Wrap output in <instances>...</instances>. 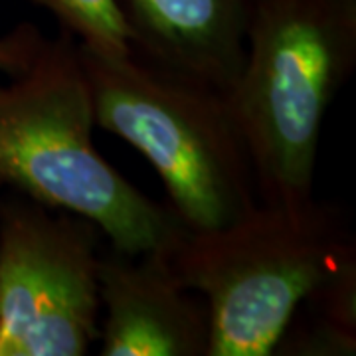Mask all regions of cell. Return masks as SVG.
Here are the masks:
<instances>
[{
  "instance_id": "ba28073f",
  "label": "cell",
  "mask_w": 356,
  "mask_h": 356,
  "mask_svg": "<svg viewBox=\"0 0 356 356\" xmlns=\"http://www.w3.org/2000/svg\"><path fill=\"white\" fill-rule=\"evenodd\" d=\"M46 8L60 30L83 48L105 56L133 51V30L119 0H26Z\"/></svg>"
},
{
  "instance_id": "277c9868",
  "label": "cell",
  "mask_w": 356,
  "mask_h": 356,
  "mask_svg": "<svg viewBox=\"0 0 356 356\" xmlns=\"http://www.w3.org/2000/svg\"><path fill=\"white\" fill-rule=\"evenodd\" d=\"M97 127L154 168L186 232L228 226L257 204L252 161L228 95L139 54L105 56L77 44Z\"/></svg>"
},
{
  "instance_id": "7a4b0ae2",
  "label": "cell",
  "mask_w": 356,
  "mask_h": 356,
  "mask_svg": "<svg viewBox=\"0 0 356 356\" xmlns=\"http://www.w3.org/2000/svg\"><path fill=\"white\" fill-rule=\"evenodd\" d=\"M168 259L204 299L208 356H269L299 309L356 266V243L343 208L313 196L297 206L257 202L228 226L186 232Z\"/></svg>"
},
{
  "instance_id": "8992f818",
  "label": "cell",
  "mask_w": 356,
  "mask_h": 356,
  "mask_svg": "<svg viewBox=\"0 0 356 356\" xmlns=\"http://www.w3.org/2000/svg\"><path fill=\"white\" fill-rule=\"evenodd\" d=\"M102 356H208L204 299L184 287L168 255H99Z\"/></svg>"
},
{
  "instance_id": "3957f363",
  "label": "cell",
  "mask_w": 356,
  "mask_h": 356,
  "mask_svg": "<svg viewBox=\"0 0 356 356\" xmlns=\"http://www.w3.org/2000/svg\"><path fill=\"white\" fill-rule=\"evenodd\" d=\"M356 67V0H254L228 102L257 202L311 200L329 107Z\"/></svg>"
},
{
  "instance_id": "5b68a950",
  "label": "cell",
  "mask_w": 356,
  "mask_h": 356,
  "mask_svg": "<svg viewBox=\"0 0 356 356\" xmlns=\"http://www.w3.org/2000/svg\"><path fill=\"white\" fill-rule=\"evenodd\" d=\"M99 236L26 196L0 206V356H83L99 339Z\"/></svg>"
},
{
  "instance_id": "52a82bcc",
  "label": "cell",
  "mask_w": 356,
  "mask_h": 356,
  "mask_svg": "<svg viewBox=\"0 0 356 356\" xmlns=\"http://www.w3.org/2000/svg\"><path fill=\"white\" fill-rule=\"evenodd\" d=\"M133 51L229 95L243 64L254 0H119Z\"/></svg>"
},
{
  "instance_id": "9c48e42d",
  "label": "cell",
  "mask_w": 356,
  "mask_h": 356,
  "mask_svg": "<svg viewBox=\"0 0 356 356\" xmlns=\"http://www.w3.org/2000/svg\"><path fill=\"white\" fill-rule=\"evenodd\" d=\"M46 36L38 26L20 24L10 34L0 36V76H18L34 62Z\"/></svg>"
},
{
  "instance_id": "6da1fadb",
  "label": "cell",
  "mask_w": 356,
  "mask_h": 356,
  "mask_svg": "<svg viewBox=\"0 0 356 356\" xmlns=\"http://www.w3.org/2000/svg\"><path fill=\"white\" fill-rule=\"evenodd\" d=\"M95 127L77 42L60 30L22 74L0 81V184L86 218L117 252L170 257L186 228L105 161Z\"/></svg>"
}]
</instances>
